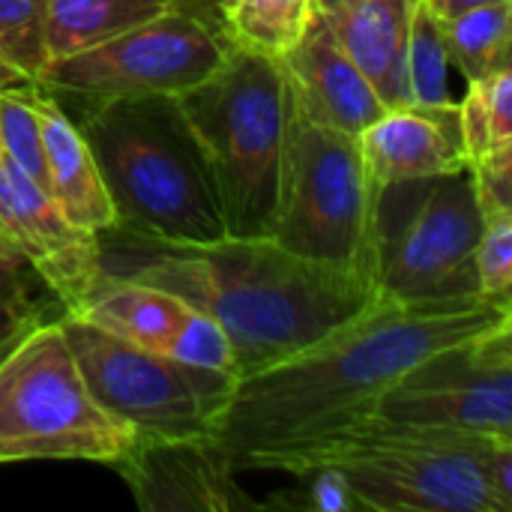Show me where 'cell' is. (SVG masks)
Here are the masks:
<instances>
[{
  "instance_id": "6da1fadb",
  "label": "cell",
  "mask_w": 512,
  "mask_h": 512,
  "mask_svg": "<svg viewBox=\"0 0 512 512\" xmlns=\"http://www.w3.org/2000/svg\"><path fill=\"white\" fill-rule=\"evenodd\" d=\"M512 321L504 303L378 300L309 348L237 378L216 444L240 471L303 474L369 423L384 393L429 354Z\"/></svg>"
},
{
  "instance_id": "7a4b0ae2",
  "label": "cell",
  "mask_w": 512,
  "mask_h": 512,
  "mask_svg": "<svg viewBox=\"0 0 512 512\" xmlns=\"http://www.w3.org/2000/svg\"><path fill=\"white\" fill-rule=\"evenodd\" d=\"M96 240L102 273L162 288L210 315L234 345L240 378L309 348L381 300L369 279L306 261L270 237L165 243L111 225Z\"/></svg>"
},
{
  "instance_id": "3957f363",
  "label": "cell",
  "mask_w": 512,
  "mask_h": 512,
  "mask_svg": "<svg viewBox=\"0 0 512 512\" xmlns=\"http://www.w3.org/2000/svg\"><path fill=\"white\" fill-rule=\"evenodd\" d=\"M72 105L63 111L96 156L117 225L165 243L228 237L207 159L174 96Z\"/></svg>"
},
{
  "instance_id": "277c9868",
  "label": "cell",
  "mask_w": 512,
  "mask_h": 512,
  "mask_svg": "<svg viewBox=\"0 0 512 512\" xmlns=\"http://www.w3.org/2000/svg\"><path fill=\"white\" fill-rule=\"evenodd\" d=\"M174 102L207 159L228 237H270L294 117L279 57L231 39L225 60Z\"/></svg>"
},
{
  "instance_id": "5b68a950",
  "label": "cell",
  "mask_w": 512,
  "mask_h": 512,
  "mask_svg": "<svg viewBox=\"0 0 512 512\" xmlns=\"http://www.w3.org/2000/svg\"><path fill=\"white\" fill-rule=\"evenodd\" d=\"M480 204L468 171L375 189L372 282L399 306L480 300L474 249Z\"/></svg>"
},
{
  "instance_id": "8992f818",
  "label": "cell",
  "mask_w": 512,
  "mask_h": 512,
  "mask_svg": "<svg viewBox=\"0 0 512 512\" xmlns=\"http://www.w3.org/2000/svg\"><path fill=\"white\" fill-rule=\"evenodd\" d=\"M135 441L132 426L90 393L60 315L39 321L0 360V465L78 459L111 468Z\"/></svg>"
},
{
  "instance_id": "52a82bcc",
  "label": "cell",
  "mask_w": 512,
  "mask_h": 512,
  "mask_svg": "<svg viewBox=\"0 0 512 512\" xmlns=\"http://www.w3.org/2000/svg\"><path fill=\"white\" fill-rule=\"evenodd\" d=\"M507 438L420 429L372 417L312 468L330 465L342 471L360 510L501 512L489 486V459Z\"/></svg>"
},
{
  "instance_id": "ba28073f",
  "label": "cell",
  "mask_w": 512,
  "mask_h": 512,
  "mask_svg": "<svg viewBox=\"0 0 512 512\" xmlns=\"http://www.w3.org/2000/svg\"><path fill=\"white\" fill-rule=\"evenodd\" d=\"M60 327L96 402L132 426L138 441L216 438L237 375L138 348L69 312H60Z\"/></svg>"
},
{
  "instance_id": "9c48e42d",
  "label": "cell",
  "mask_w": 512,
  "mask_h": 512,
  "mask_svg": "<svg viewBox=\"0 0 512 512\" xmlns=\"http://www.w3.org/2000/svg\"><path fill=\"white\" fill-rule=\"evenodd\" d=\"M372 207L375 186L357 138L294 111L270 240L306 261L372 282Z\"/></svg>"
},
{
  "instance_id": "30bf717a",
  "label": "cell",
  "mask_w": 512,
  "mask_h": 512,
  "mask_svg": "<svg viewBox=\"0 0 512 512\" xmlns=\"http://www.w3.org/2000/svg\"><path fill=\"white\" fill-rule=\"evenodd\" d=\"M222 15L189 0L99 45L51 60L36 84L60 102L180 96L201 84L228 54Z\"/></svg>"
},
{
  "instance_id": "8fae6325",
  "label": "cell",
  "mask_w": 512,
  "mask_h": 512,
  "mask_svg": "<svg viewBox=\"0 0 512 512\" xmlns=\"http://www.w3.org/2000/svg\"><path fill=\"white\" fill-rule=\"evenodd\" d=\"M375 417L512 438V321L420 360L384 393Z\"/></svg>"
},
{
  "instance_id": "7c38bea8",
  "label": "cell",
  "mask_w": 512,
  "mask_h": 512,
  "mask_svg": "<svg viewBox=\"0 0 512 512\" xmlns=\"http://www.w3.org/2000/svg\"><path fill=\"white\" fill-rule=\"evenodd\" d=\"M0 237L69 312L99 273L96 231L75 225L57 201L6 159L0 162Z\"/></svg>"
},
{
  "instance_id": "4fadbf2b",
  "label": "cell",
  "mask_w": 512,
  "mask_h": 512,
  "mask_svg": "<svg viewBox=\"0 0 512 512\" xmlns=\"http://www.w3.org/2000/svg\"><path fill=\"white\" fill-rule=\"evenodd\" d=\"M132 489L135 504L147 512L174 510H258L237 486V471L216 438L189 441H135L111 465Z\"/></svg>"
},
{
  "instance_id": "5bb4252c",
  "label": "cell",
  "mask_w": 512,
  "mask_h": 512,
  "mask_svg": "<svg viewBox=\"0 0 512 512\" xmlns=\"http://www.w3.org/2000/svg\"><path fill=\"white\" fill-rule=\"evenodd\" d=\"M279 63L291 87L294 111L324 129L357 138L387 111L372 81L315 12Z\"/></svg>"
},
{
  "instance_id": "9a60e30c",
  "label": "cell",
  "mask_w": 512,
  "mask_h": 512,
  "mask_svg": "<svg viewBox=\"0 0 512 512\" xmlns=\"http://www.w3.org/2000/svg\"><path fill=\"white\" fill-rule=\"evenodd\" d=\"M357 144L375 189L402 180L468 171L462 156L456 105L387 108L357 135Z\"/></svg>"
},
{
  "instance_id": "2e32d148",
  "label": "cell",
  "mask_w": 512,
  "mask_h": 512,
  "mask_svg": "<svg viewBox=\"0 0 512 512\" xmlns=\"http://www.w3.org/2000/svg\"><path fill=\"white\" fill-rule=\"evenodd\" d=\"M420 0H315L312 12L327 24L345 54L363 69L384 108L411 105L405 48Z\"/></svg>"
},
{
  "instance_id": "e0dca14e",
  "label": "cell",
  "mask_w": 512,
  "mask_h": 512,
  "mask_svg": "<svg viewBox=\"0 0 512 512\" xmlns=\"http://www.w3.org/2000/svg\"><path fill=\"white\" fill-rule=\"evenodd\" d=\"M36 84V81H33ZM36 111L42 123V153H45V189L57 207L87 231H105L117 225V210L105 189L96 156L63 111V105L36 84Z\"/></svg>"
},
{
  "instance_id": "ac0fdd59",
  "label": "cell",
  "mask_w": 512,
  "mask_h": 512,
  "mask_svg": "<svg viewBox=\"0 0 512 512\" xmlns=\"http://www.w3.org/2000/svg\"><path fill=\"white\" fill-rule=\"evenodd\" d=\"M69 315L90 321L99 330L138 348L168 354L189 315V306L165 294L162 288L117 279L99 270L84 297L69 309Z\"/></svg>"
},
{
  "instance_id": "d6986e66",
  "label": "cell",
  "mask_w": 512,
  "mask_h": 512,
  "mask_svg": "<svg viewBox=\"0 0 512 512\" xmlns=\"http://www.w3.org/2000/svg\"><path fill=\"white\" fill-rule=\"evenodd\" d=\"M462 156L477 186L512 192V66L468 81L456 102Z\"/></svg>"
},
{
  "instance_id": "ffe728a7",
  "label": "cell",
  "mask_w": 512,
  "mask_h": 512,
  "mask_svg": "<svg viewBox=\"0 0 512 512\" xmlns=\"http://www.w3.org/2000/svg\"><path fill=\"white\" fill-rule=\"evenodd\" d=\"M180 3L186 0H48V63L126 33Z\"/></svg>"
},
{
  "instance_id": "44dd1931",
  "label": "cell",
  "mask_w": 512,
  "mask_h": 512,
  "mask_svg": "<svg viewBox=\"0 0 512 512\" xmlns=\"http://www.w3.org/2000/svg\"><path fill=\"white\" fill-rule=\"evenodd\" d=\"M450 66L465 81L512 66V0H495L441 21Z\"/></svg>"
},
{
  "instance_id": "7402d4cb",
  "label": "cell",
  "mask_w": 512,
  "mask_h": 512,
  "mask_svg": "<svg viewBox=\"0 0 512 512\" xmlns=\"http://www.w3.org/2000/svg\"><path fill=\"white\" fill-rule=\"evenodd\" d=\"M315 0H237L222 27L228 39L270 57H282L306 30Z\"/></svg>"
},
{
  "instance_id": "603a6c76",
  "label": "cell",
  "mask_w": 512,
  "mask_h": 512,
  "mask_svg": "<svg viewBox=\"0 0 512 512\" xmlns=\"http://www.w3.org/2000/svg\"><path fill=\"white\" fill-rule=\"evenodd\" d=\"M405 81L408 99L420 108L456 105L450 96V54L441 33V18L420 0L408 30L405 48Z\"/></svg>"
},
{
  "instance_id": "cb8c5ba5",
  "label": "cell",
  "mask_w": 512,
  "mask_h": 512,
  "mask_svg": "<svg viewBox=\"0 0 512 512\" xmlns=\"http://www.w3.org/2000/svg\"><path fill=\"white\" fill-rule=\"evenodd\" d=\"M477 204H480V237H477V249H474V267H477L480 300L510 306L512 201L477 192Z\"/></svg>"
},
{
  "instance_id": "d4e9b609",
  "label": "cell",
  "mask_w": 512,
  "mask_h": 512,
  "mask_svg": "<svg viewBox=\"0 0 512 512\" xmlns=\"http://www.w3.org/2000/svg\"><path fill=\"white\" fill-rule=\"evenodd\" d=\"M0 141H3V159L45 189L42 123L36 111L33 81L0 90Z\"/></svg>"
},
{
  "instance_id": "484cf974",
  "label": "cell",
  "mask_w": 512,
  "mask_h": 512,
  "mask_svg": "<svg viewBox=\"0 0 512 512\" xmlns=\"http://www.w3.org/2000/svg\"><path fill=\"white\" fill-rule=\"evenodd\" d=\"M45 18L48 0H0V57L30 81L48 63Z\"/></svg>"
},
{
  "instance_id": "4316f807",
  "label": "cell",
  "mask_w": 512,
  "mask_h": 512,
  "mask_svg": "<svg viewBox=\"0 0 512 512\" xmlns=\"http://www.w3.org/2000/svg\"><path fill=\"white\" fill-rule=\"evenodd\" d=\"M171 357L189 363V366H201V369H213V372H228L237 375V354L234 345L228 339V333L204 312L189 309L177 339L171 342Z\"/></svg>"
},
{
  "instance_id": "83f0119b",
  "label": "cell",
  "mask_w": 512,
  "mask_h": 512,
  "mask_svg": "<svg viewBox=\"0 0 512 512\" xmlns=\"http://www.w3.org/2000/svg\"><path fill=\"white\" fill-rule=\"evenodd\" d=\"M303 480L306 489L291 498H276L267 507H288V510H312V512H354L360 510V501L348 483V477L330 465L309 468L303 474H294Z\"/></svg>"
},
{
  "instance_id": "f1b7e54d",
  "label": "cell",
  "mask_w": 512,
  "mask_h": 512,
  "mask_svg": "<svg viewBox=\"0 0 512 512\" xmlns=\"http://www.w3.org/2000/svg\"><path fill=\"white\" fill-rule=\"evenodd\" d=\"M39 294H51V291L27 267V261L0 237V303H18V306H30V309H45Z\"/></svg>"
},
{
  "instance_id": "f546056e",
  "label": "cell",
  "mask_w": 512,
  "mask_h": 512,
  "mask_svg": "<svg viewBox=\"0 0 512 512\" xmlns=\"http://www.w3.org/2000/svg\"><path fill=\"white\" fill-rule=\"evenodd\" d=\"M60 315V312H54ZM45 309H30V306H18V303H0V360L45 318H54Z\"/></svg>"
},
{
  "instance_id": "4dcf8cb0",
  "label": "cell",
  "mask_w": 512,
  "mask_h": 512,
  "mask_svg": "<svg viewBox=\"0 0 512 512\" xmlns=\"http://www.w3.org/2000/svg\"><path fill=\"white\" fill-rule=\"evenodd\" d=\"M489 486L501 512H512V438L501 441L489 459Z\"/></svg>"
},
{
  "instance_id": "1f68e13d",
  "label": "cell",
  "mask_w": 512,
  "mask_h": 512,
  "mask_svg": "<svg viewBox=\"0 0 512 512\" xmlns=\"http://www.w3.org/2000/svg\"><path fill=\"white\" fill-rule=\"evenodd\" d=\"M423 3L444 21V18H453V15H459V12H468V9H474V6L495 3V0H423Z\"/></svg>"
},
{
  "instance_id": "d6a6232c",
  "label": "cell",
  "mask_w": 512,
  "mask_h": 512,
  "mask_svg": "<svg viewBox=\"0 0 512 512\" xmlns=\"http://www.w3.org/2000/svg\"><path fill=\"white\" fill-rule=\"evenodd\" d=\"M30 78H24L15 66H9L3 57H0V90H6V87H15V84H27Z\"/></svg>"
},
{
  "instance_id": "836d02e7",
  "label": "cell",
  "mask_w": 512,
  "mask_h": 512,
  "mask_svg": "<svg viewBox=\"0 0 512 512\" xmlns=\"http://www.w3.org/2000/svg\"><path fill=\"white\" fill-rule=\"evenodd\" d=\"M210 3L216 6V12H219V15H225V12H228V9H231L237 0H210Z\"/></svg>"
},
{
  "instance_id": "e575fe53",
  "label": "cell",
  "mask_w": 512,
  "mask_h": 512,
  "mask_svg": "<svg viewBox=\"0 0 512 512\" xmlns=\"http://www.w3.org/2000/svg\"><path fill=\"white\" fill-rule=\"evenodd\" d=\"M0 162H3V141H0Z\"/></svg>"
}]
</instances>
